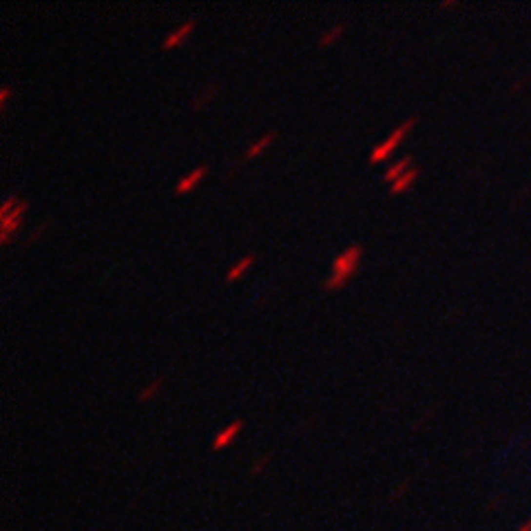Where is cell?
I'll list each match as a JSON object with an SVG mask.
<instances>
[{
    "label": "cell",
    "mask_w": 531,
    "mask_h": 531,
    "mask_svg": "<svg viewBox=\"0 0 531 531\" xmlns=\"http://www.w3.org/2000/svg\"><path fill=\"white\" fill-rule=\"evenodd\" d=\"M412 164H414V157H412V155H403L401 159L392 162L388 168H385V173H383V182H385V184H394L401 175H405L410 168H414Z\"/></svg>",
    "instance_id": "8992f818"
},
{
    "label": "cell",
    "mask_w": 531,
    "mask_h": 531,
    "mask_svg": "<svg viewBox=\"0 0 531 531\" xmlns=\"http://www.w3.org/2000/svg\"><path fill=\"white\" fill-rule=\"evenodd\" d=\"M11 96V86H2V89H0V109L5 111V106H7V98Z\"/></svg>",
    "instance_id": "5bb4252c"
},
{
    "label": "cell",
    "mask_w": 531,
    "mask_h": 531,
    "mask_svg": "<svg viewBox=\"0 0 531 531\" xmlns=\"http://www.w3.org/2000/svg\"><path fill=\"white\" fill-rule=\"evenodd\" d=\"M275 142V133L270 131V133H266V135H261L259 139H255L253 144H250L248 149H246V153H244V159H255L257 155H261L263 151H268L270 149V144Z\"/></svg>",
    "instance_id": "9c48e42d"
},
{
    "label": "cell",
    "mask_w": 531,
    "mask_h": 531,
    "mask_svg": "<svg viewBox=\"0 0 531 531\" xmlns=\"http://www.w3.org/2000/svg\"><path fill=\"white\" fill-rule=\"evenodd\" d=\"M164 381H166V376H157V378H153V381L149 383V385H144L142 390H139V394H138V401L139 403H146V401H151V398H155L159 394V390H162V385H164Z\"/></svg>",
    "instance_id": "8fae6325"
},
{
    "label": "cell",
    "mask_w": 531,
    "mask_h": 531,
    "mask_svg": "<svg viewBox=\"0 0 531 531\" xmlns=\"http://www.w3.org/2000/svg\"><path fill=\"white\" fill-rule=\"evenodd\" d=\"M361 259H363V246L361 244H350L348 248H343L334 259H332L330 275H328L323 288H326L328 292L343 290V288L350 283V279L359 273Z\"/></svg>",
    "instance_id": "6da1fadb"
},
{
    "label": "cell",
    "mask_w": 531,
    "mask_h": 531,
    "mask_svg": "<svg viewBox=\"0 0 531 531\" xmlns=\"http://www.w3.org/2000/svg\"><path fill=\"white\" fill-rule=\"evenodd\" d=\"M418 175H421V168H410V171L405 173V175H401L396 179L394 184H390V191H392V195H401V193H407V191H412L414 188V184H416V179H418Z\"/></svg>",
    "instance_id": "ba28073f"
},
{
    "label": "cell",
    "mask_w": 531,
    "mask_h": 531,
    "mask_svg": "<svg viewBox=\"0 0 531 531\" xmlns=\"http://www.w3.org/2000/svg\"><path fill=\"white\" fill-rule=\"evenodd\" d=\"M343 31H345V24L343 22H339V24H332L330 29H326L323 34L319 36V40H316V44L319 47H332L334 42H339L341 40V36H343Z\"/></svg>",
    "instance_id": "30bf717a"
},
{
    "label": "cell",
    "mask_w": 531,
    "mask_h": 531,
    "mask_svg": "<svg viewBox=\"0 0 531 531\" xmlns=\"http://www.w3.org/2000/svg\"><path fill=\"white\" fill-rule=\"evenodd\" d=\"M27 201L20 195H7L2 206H0V241L2 246L11 244L14 235L22 228L24 213H27Z\"/></svg>",
    "instance_id": "7a4b0ae2"
},
{
    "label": "cell",
    "mask_w": 531,
    "mask_h": 531,
    "mask_svg": "<svg viewBox=\"0 0 531 531\" xmlns=\"http://www.w3.org/2000/svg\"><path fill=\"white\" fill-rule=\"evenodd\" d=\"M206 175H208V166H206V164H199V166H195L193 171H188L186 175H182L179 179H177L175 195H186V193L195 191V188L204 182Z\"/></svg>",
    "instance_id": "5b68a950"
},
{
    "label": "cell",
    "mask_w": 531,
    "mask_h": 531,
    "mask_svg": "<svg viewBox=\"0 0 531 531\" xmlns=\"http://www.w3.org/2000/svg\"><path fill=\"white\" fill-rule=\"evenodd\" d=\"M215 96H217V86H215V84H213V86H206V93L199 98V100H195V102H193V109H201V106H204L206 102H208V100H213V98H215Z\"/></svg>",
    "instance_id": "4fadbf2b"
},
{
    "label": "cell",
    "mask_w": 531,
    "mask_h": 531,
    "mask_svg": "<svg viewBox=\"0 0 531 531\" xmlns=\"http://www.w3.org/2000/svg\"><path fill=\"white\" fill-rule=\"evenodd\" d=\"M255 259H257V257H255L253 253H248V255H244V257H241L239 261H235L233 266L228 268V273H226V281L233 283V281H237V279H241L250 268H253Z\"/></svg>",
    "instance_id": "52a82bcc"
},
{
    "label": "cell",
    "mask_w": 531,
    "mask_h": 531,
    "mask_svg": "<svg viewBox=\"0 0 531 531\" xmlns=\"http://www.w3.org/2000/svg\"><path fill=\"white\" fill-rule=\"evenodd\" d=\"M195 29H197V20L191 18V20H186V22H182L179 27H175L173 31H168V34H166V38H164V42H162V49H164V51L179 49L193 36V31H195Z\"/></svg>",
    "instance_id": "277c9868"
},
{
    "label": "cell",
    "mask_w": 531,
    "mask_h": 531,
    "mask_svg": "<svg viewBox=\"0 0 531 531\" xmlns=\"http://www.w3.org/2000/svg\"><path fill=\"white\" fill-rule=\"evenodd\" d=\"M239 432H241V421H235L233 425H228L219 436H217V440H215V445H213V447H215V450H219V447L230 445V443L235 440V436L239 434Z\"/></svg>",
    "instance_id": "7c38bea8"
},
{
    "label": "cell",
    "mask_w": 531,
    "mask_h": 531,
    "mask_svg": "<svg viewBox=\"0 0 531 531\" xmlns=\"http://www.w3.org/2000/svg\"><path fill=\"white\" fill-rule=\"evenodd\" d=\"M418 122V118L416 115H412V118H407V120H403L401 124L396 126V129L392 131V133L388 135L385 139H381V142L374 146L372 151H370V157H368V162L370 164H378V162H385V159H390V155L394 153V151L398 149V144L403 142V139L407 138V135L412 133V129H414V124Z\"/></svg>",
    "instance_id": "3957f363"
}]
</instances>
